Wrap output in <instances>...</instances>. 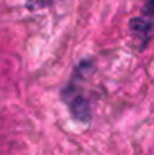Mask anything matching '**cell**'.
<instances>
[{
    "label": "cell",
    "instance_id": "obj_4",
    "mask_svg": "<svg viewBox=\"0 0 154 155\" xmlns=\"http://www.w3.org/2000/svg\"><path fill=\"white\" fill-rule=\"evenodd\" d=\"M142 14H144L145 17H154V0H147Z\"/></svg>",
    "mask_w": 154,
    "mask_h": 155
},
{
    "label": "cell",
    "instance_id": "obj_1",
    "mask_svg": "<svg viewBox=\"0 0 154 155\" xmlns=\"http://www.w3.org/2000/svg\"><path fill=\"white\" fill-rule=\"evenodd\" d=\"M94 71V62L92 59H85L77 63V66L73 71V75L67 86L60 91V98L67 104L71 116L74 120L82 124H89L92 119V108L88 98L83 95V91L79 87L80 80H83L88 74Z\"/></svg>",
    "mask_w": 154,
    "mask_h": 155
},
{
    "label": "cell",
    "instance_id": "obj_2",
    "mask_svg": "<svg viewBox=\"0 0 154 155\" xmlns=\"http://www.w3.org/2000/svg\"><path fill=\"white\" fill-rule=\"evenodd\" d=\"M128 29L133 35V38L139 44V50H145V47L150 44L154 36V23L151 20L144 17H135L128 23Z\"/></svg>",
    "mask_w": 154,
    "mask_h": 155
},
{
    "label": "cell",
    "instance_id": "obj_3",
    "mask_svg": "<svg viewBox=\"0 0 154 155\" xmlns=\"http://www.w3.org/2000/svg\"><path fill=\"white\" fill-rule=\"evenodd\" d=\"M54 3V0H27L26 2V8L29 11H38L43 8H49Z\"/></svg>",
    "mask_w": 154,
    "mask_h": 155
}]
</instances>
